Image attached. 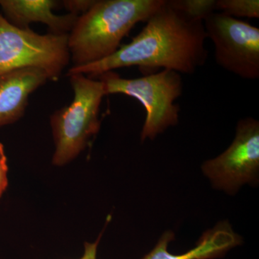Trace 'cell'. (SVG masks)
I'll return each mask as SVG.
<instances>
[{"instance_id": "obj_2", "label": "cell", "mask_w": 259, "mask_h": 259, "mask_svg": "<svg viewBox=\"0 0 259 259\" xmlns=\"http://www.w3.org/2000/svg\"><path fill=\"white\" fill-rule=\"evenodd\" d=\"M165 0H99L79 15L68 35L73 66L93 64L115 54L136 24L146 22Z\"/></svg>"}, {"instance_id": "obj_3", "label": "cell", "mask_w": 259, "mask_h": 259, "mask_svg": "<svg viewBox=\"0 0 259 259\" xmlns=\"http://www.w3.org/2000/svg\"><path fill=\"white\" fill-rule=\"evenodd\" d=\"M74 91V100L54 112L51 126L56 150L53 163L63 166L79 156L101 125L100 110L106 95L101 80L81 74L68 76Z\"/></svg>"}, {"instance_id": "obj_8", "label": "cell", "mask_w": 259, "mask_h": 259, "mask_svg": "<svg viewBox=\"0 0 259 259\" xmlns=\"http://www.w3.org/2000/svg\"><path fill=\"white\" fill-rule=\"evenodd\" d=\"M50 79L44 70L25 68L0 77V127L14 123L25 114L33 92Z\"/></svg>"}, {"instance_id": "obj_14", "label": "cell", "mask_w": 259, "mask_h": 259, "mask_svg": "<svg viewBox=\"0 0 259 259\" xmlns=\"http://www.w3.org/2000/svg\"><path fill=\"white\" fill-rule=\"evenodd\" d=\"M8 158L5 155L4 150L0 151V198L4 194L8 186Z\"/></svg>"}, {"instance_id": "obj_13", "label": "cell", "mask_w": 259, "mask_h": 259, "mask_svg": "<svg viewBox=\"0 0 259 259\" xmlns=\"http://www.w3.org/2000/svg\"><path fill=\"white\" fill-rule=\"evenodd\" d=\"M62 3L65 10L69 13L79 16L91 8L95 0H66Z\"/></svg>"}, {"instance_id": "obj_5", "label": "cell", "mask_w": 259, "mask_h": 259, "mask_svg": "<svg viewBox=\"0 0 259 259\" xmlns=\"http://www.w3.org/2000/svg\"><path fill=\"white\" fill-rule=\"evenodd\" d=\"M68 35H40L12 25L0 13V77L16 70L37 68L51 80L59 79L69 64Z\"/></svg>"}, {"instance_id": "obj_4", "label": "cell", "mask_w": 259, "mask_h": 259, "mask_svg": "<svg viewBox=\"0 0 259 259\" xmlns=\"http://www.w3.org/2000/svg\"><path fill=\"white\" fill-rule=\"evenodd\" d=\"M98 78L104 83L106 95L122 94L142 104L146 117L141 131V142L152 141L178 124L180 107L175 101L182 96L183 81L177 71L163 69L136 79H125L109 71Z\"/></svg>"}, {"instance_id": "obj_1", "label": "cell", "mask_w": 259, "mask_h": 259, "mask_svg": "<svg viewBox=\"0 0 259 259\" xmlns=\"http://www.w3.org/2000/svg\"><path fill=\"white\" fill-rule=\"evenodd\" d=\"M207 38L203 21L191 18L174 7L169 0H165L131 42L120 46L106 59L72 66L66 76L81 74L93 79L131 66L141 69L163 68L180 74H193L207 61Z\"/></svg>"}, {"instance_id": "obj_12", "label": "cell", "mask_w": 259, "mask_h": 259, "mask_svg": "<svg viewBox=\"0 0 259 259\" xmlns=\"http://www.w3.org/2000/svg\"><path fill=\"white\" fill-rule=\"evenodd\" d=\"M171 4L187 16L204 21L215 12L216 0H169Z\"/></svg>"}, {"instance_id": "obj_15", "label": "cell", "mask_w": 259, "mask_h": 259, "mask_svg": "<svg viewBox=\"0 0 259 259\" xmlns=\"http://www.w3.org/2000/svg\"><path fill=\"white\" fill-rule=\"evenodd\" d=\"M100 237L93 243H85L84 253L82 259H96L97 245L100 242Z\"/></svg>"}, {"instance_id": "obj_11", "label": "cell", "mask_w": 259, "mask_h": 259, "mask_svg": "<svg viewBox=\"0 0 259 259\" xmlns=\"http://www.w3.org/2000/svg\"><path fill=\"white\" fill-rule=\"evenodd\" d=\"M215 12L232 18H259L258 0H216Z\"/></svg>"}, {"instance_id": "obj_16", "label": "cell", "mask_w": 259, "mask_h": 259, "mask_svg": "<svg viewBox=\"0 0 259 259\" xmlns=\"http://www.w3.org/2000/svg\"><path fill=\"white\" fill-rule=\"evenodd\" d=\"M4 150H5L4 146H3V144H2L1 142H0V151H4Z\"/></svg>"}, {"instance_id": "obj_6", "label": "cell", "mask_w": 259, "mask_h": 259, "mask_svg": "<svg viewBox=\"0 0 259 259\" xmlns=\"http://www.w3.org/2000/svg\"><path fill=\"white\" fill-rule=\"evenodd\" d=\"M203 24L216 64L241 79H258L259 28L220 12L211 13Z\"/></svg>"}, {"instance_id": "obj_9", "label": "cell", "mask_w": 259, "mask_h": 259, "mask_svg": "<svg viewBox=\"0 0 259 259\" xmlns=\"http://www.w3.org/2000/svg\"><path fill=\"white\" fill-rule=\"evenodd\" d=\"M175 235L167 231L162 235L157 244L143 259H215L222 258L232 248L241 245V237L233 231L228 221L218 223L212 229L202 235L195 248L183 254L174 255L167 250Z\"/></svg>"}, {"instance_id": "obj_7", "label": "cell", "mask_w": 259, "mask_h": 259, "mask_svg": "<svg viewBox=\"0 0 259 259\" xmlns=\"http://www.w3.org/2000/svg\"><path fill=\"white\" fill-rule=\"evenodd\" d=\"M202 171L216 190L236 194L244 185L258 182L259 121L238 120L236 136L224 152L202 163Z\"/></svg>"}, {"instance_id": "obj_10", "label": "cell", "mask_w": 259, "mask_h": 259, "mask_svg": "<svg viewBox=\"0 0 259 259\" xmlns=\"http://www.w3.org/2000/svg\"><path fill=\"white\" fill-rule=\"evenodd\" d=\"M58 4L54 0H0L3 16L17 28L29 29L30 24L40 23L49 27V33L69 34L79 16L54 14L53 10Z\"/></svg>"}, {"instance_id": "obj_17", "label": "cell", "mask_w": 259, "mask_h": 259, "mask_svg": "<svg viewBox=\"0 0 259 259\" xmlns=\"http://www.w3.org/2000/svg\"><path fill=\"white\" fill-rule=\"evenodd\" d=\"M81 259H82V258H81Z\"/></svg>"}]
</instances>
